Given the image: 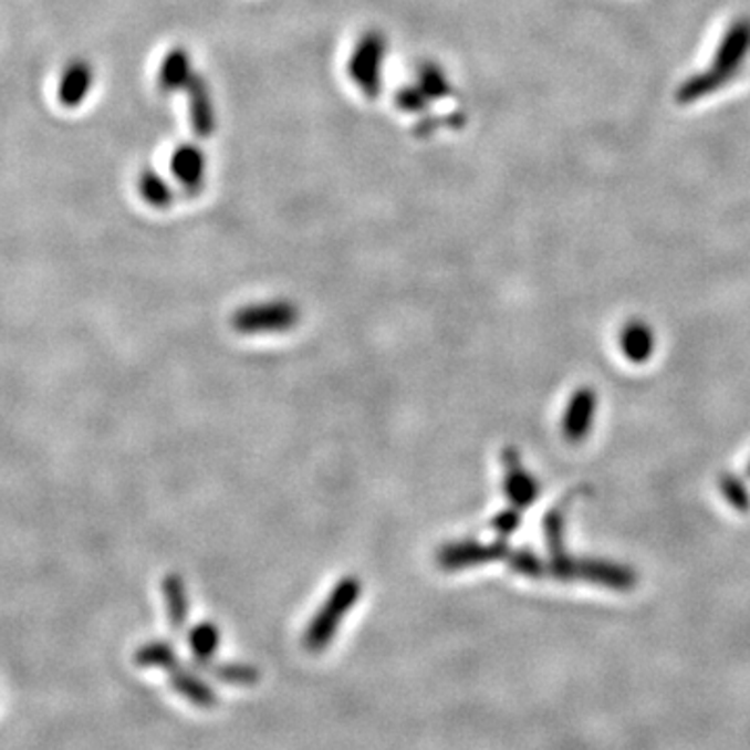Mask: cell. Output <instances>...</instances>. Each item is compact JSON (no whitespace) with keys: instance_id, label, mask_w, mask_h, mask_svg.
Instances as JSON below:
<instances>
[{"instance_id":"obj_16","label":"cell","mask_w":750,"mask_h":750,"mask_svg":"<svg viewBox=\"0 0 750 750\" xmlns=\"http://www.w3.org/2000/svg\"><path fill=\"white\" fill-rule=\"evenodd\" d=\"M188 54L181 51H171L163 59L162 72H159V86L165 92H174L181 88L188 82Z\"/></svg>"},{"instance_id":"obj_9","label":"cell","mask_w":750,"mask_h":750,"mask_svg":"<svg viewBox=\"0 0 750 750\" xmlns=\"http://www.w3.org/2000/svg\"><path fill=\"white\" fill-rule=\"evenodd\" d=\"M171 686H174V690L178 695L188 698L195 707L211 709V707L217 705V697H215L213 690L202 679L198 678L197 674H192L190 669L174 667L171 669Z\"/></svg>"},{"instance_id":"obj_15","label":"cell","mask_w":750,"mask_h":750,"mask_svg":"<svg viewBox=\"0 0 750 750\" xmlns=\"http://www.w3.org/2000/svg\"><path fill=\"white\" fill-rule=\"evenodd\" d=\"M171 167L181 181V186L197 188L198 179L202 178V157L198 155L197 148L192 146L178 148V153L171 159Z\"/></svg>"},{"instance_id":"obj_13","label":"cell","mask_w":750,"mask_h":750,"mask_svg":"<svg viewBox=\"0 0 750 750\" xmlns=\"http://www.w3.org/2000/svg\"><path fill=\"white\" fill-rule=\"evenodd\" d=\"M577 492H580V490H575L572 497L561 500L554 509H551V511L546 513L544 523H542V528H544V538H546V544H549V549H551L553 556L565 553V538H563V532H565V509H570L573 497H575Z\"/></svg>"},{"instance_id":"obj_11","label":"cell","mask_w":750,"mask_h":750,"mask_svg":"<svg viewBox=\"0 0 750 750\" xmlns=\"http://www.w3.org/2000/svg\"><path fill=\"white\" fill-rule=\"evenodd\" d=\"M163 594H165V605H167V615L169 624L174 629H181L188 622V594H186V584L181 582L179 575H167L163 580Z\"/></svg>"},{"instance_id":"obj_19","label":"cell","mask_w":750,"mask_h":750,"mask_svg":"<svg viewBox=\"0 0 750 750\" xmlns=\"http://www.w3.org/2000/svg\"><path fill=\"white\" fill-rule=\"evenodd\" d=\"M507 556H509V567L513 572L519 573V575L540 577V575H544V572H546L542 559L537 553L528 551V549H519V551H513V553H509Z\"/></svg>"},{"instance_id":"obj_12","label":"cell","mask_w":750,"mask_h":750,"mask_svg":"<svg viewBox=\"0 0 750 750\" xmlns=\"http://www.w3.org/2000/svg\"><path fill=\"white\" fill-rule=\"evenodd\" d=\"M219 629L215 627L213 624L205 622V624H198L190 629V636H188V643H190V648H192V655H195V663L198 665V669L207 663H211V659L219 648Z\"/></svg>"},{"instance_id":"obj_18","label":"cell","mask_w":750,"mask_h":750,"mask_svg":"<svg viewBox=\"0 0 750 750\" xmlns=\"http://www.w3.org/2000/svg\"><path fill=\"white\" fill-rule=\"evenodd\" d=\"M138 184H140V195L148 205L163 209L171 202V188L165 184V179L159 174L144 171Z\"/></svg>"},{"instance_id":"obj_7","label":"cell","mask_w":750,"mask_h":750,"mask_svg":"<svg viewBox=\"0 0 750 750\" xmlns=\"http://www.w3.org/2000/svg\"><path fill=\"white\" fill-rule=\"evenodd\" d=\"M577 577L586 580L590 584L619 590V592L634 588L636 582H638L636 573L632 570H627L624 565H617V563H611V561H601V559L577 561Z\"/></svg>"},{"instance_id":"obj_6","label":"cell","mask_w":750,"mask_h":750,"mask_svg":"<svg viewBox=\"0 0 750 750\" xmlns=\"http://www.w3.org/2000/svg\"><path fill=\"white\" fill-rule=\"evenodd\" d=\"M92 84H94L92 65L84 59H73L72 63L65 65V70L59 77V88H56L59 103L67 108L84 105V101L92 90Z\"/></svg>"},{"instance_id":"obj_21","label":"cell","mask_w":750,"mask_h":750,"mask_svg":"<svg viewBox=\"0 0 750 750\" xmlns=\"http://www.w3.org/2000/svg\"><path fill=\"white\" fill-rule=\"evenodd\" d=\"M192 122L198 132H207L211 125V105L202 86L192 92Z\"/></svg>"},{"instance_id":"obj_4","label":"cell","mask_w":750,"mask_h":750,"mask_svg":"<svg viewBox=\"0 0 750 750\" xmlns=\"http://www.w3.org/2000/svg\"><path fill=\"white\" fill-rule=\"evenodd\" d=\"M509 554V544L504 540H497L492 544H483L478 540H461L445 544L438 553V563L447 572H461L469 567H478L483 563H492L504 559Z\"/></svg>"},{"instance_id":"obj_17","label":"cell","mask_w":750,"mask_h":750,"mask_svg":"<svg viewBox=\"0 0 750 750\" xmlns=\"http://www.w3.org/2000/svg\"><path fill=\"white\" fill-rule=\"evenodd\" d=\"M134 659L140 667H159V669H169V671L174 667H178V655H176L174 646L169 643H163V640L144 644L138 648Z\"/></svg>"},{"instance_id":"obj_22","label":"cell","mask_w":750,"mask_h":750,"mask_svg":"<svg viewBox=\"0 0 750 750\" xmlns=\"http://www.w3.org/2000/svg\"><path fill=\"white\" fill-rule=\"evenodd\" d=\"M519 525H521L519 509H507L492 519V530L502 538H509L513 532H518Z\"/></svg>"},{"instance_id":"obj_23","label":"cell","mask_w":750,"mask_h":750,"mask_svg":"<svg viewBox=\"0 0 750 750\" xmlns=\"http://www.w3.org/2000/svg\"><path fill=\"white\" fill-rule=\"evenodd\" d=\"M749 473H750V467H749Z\"/></svg>"},{"instance_id":"obj_5","label":"cell","mask_w":750,"mask_h":750,"mask_svg":"<svg viewBox=\"0 0 750 750\" xmlns=\"http://www.w3.org/2000/svg\"><path fill=\"white\" fill-rule=\"evenodd\" d=\"M502 463H504V492H507V497L519 511L528 509L530 504L537 502L538 494H540L537 478L523 467L515 448H504Z\"/></svg>"},{"instance_id":"obj_20","label":"cell","mask_w":750,"mask_h":750,"mask_svg":"<svg viewBox=\"0 0 750 750\" xmlns=\"http://www.w3.org/2000/svg\"><path fill=\"white\" fill-rule=\"evenodd\" d=\"M721 492L726 500L732 504L733 509L738 511H749L750 509V492L747 490V486L742 483V480L733 478V476H723L721 478Z\"/></svg>"},{"instance_id":"obj_14","label":"cell","mask_w":750,"mask_h":750,"mask_svg":"<svg viewBox=\"0 0 750 750\" xmlns=\"http://www.w3.org/2000/svg\"><path fill=\"white\" fill-rule=\"evenodd\" d=\"M200 669L209 671L213 678L228 686H254L259 681V671L244 663H221V665H202Z\"/></svg>"},{"instance_id":"obj_1","label":"cell","mask_w":750,"mask_h":750,"mask_svg":"<svg viewBox=\"0 0 750 750\" xmlns=\"http://www.w3.org/2000/svg\"><path fill=\"white\" fill-rule=\"evenodd\" d=\"M750 49V21L749 19H740L738 23H733L728 32V37L723 38L715 63L711 70L702 75H697L692 80H688L678 92L679 103H692L698 96H705L715 88H719L730 75H732L740 61L747 56Z\"/></svg>"},{"instance_id":"obj_8","label":"cell","mask_w":750,"mask_h":750,"mask_svg":"<svg viewBox=\"0 0 750 750\" xmlns=\"http://www.w3.org/2000/svg\"><path fill=\"white\" fill-rule=\"evenodd\" d=\"M594 409H596V394L590 388H580L577 393H573L565 415H563L565 440L577 445L588 436L592 421H594Z\"/></svg>"},{"instance_id":"obj_2","label":"cell","mask_w":750,"mask_h":750,"mask_svg":"<svg viewBox=\"0 0 750 750\" xmlns=\"http://www.w3.org/2000/svg\"><path fill=\"white\" fill-rule=\"evenodd\" d=\"M361 594V582L357 577H344L336 588L330 592L327 601L317 611L313 622L304 632V646L311 653H322L338 632L344 615L355 607Z\"/></svg>"},{"instance_id":"obj_10","label":"cell","mask_w":750,"mask_h":750,"mask_svg":"<svg viewBox=\"0 0 750 750\" xmlns=\"http://www.w3.org/2000/svg\"><path fill=\"white\" fill-rule=\"evenodd\" d=\"M622 351L632 363H644L653 357L655 334L644 322H629L622 330Z\"/></svg>"},{"instance_id":"obj_3","label":"cell","mask_w":750,"mask_h":750,"mask_svg":"<svg viewBox=\"0 0 750 750\" xmlns=\"http://www.w3.org/2000/svg\"><path fill=\"white\" fill-rule=\"evenodd\" d=\"M299 322V311L292 303L249 304L236 311L232 325L240 334L284 332Z\"/></svg>"}]
</instances>
